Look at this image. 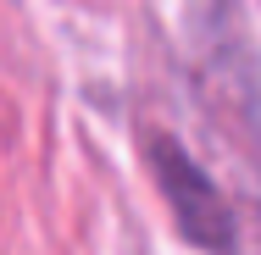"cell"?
Wrapping results in <instances>:
<instances>
[{
	"mask_svg": "<svg viewBox=\"0 0 261 255\" xmlns=\"http://www.w3.org/2000/svg\"><path fill=\"white\" fill-rule=\"evenodd\" d=\"M145 145H150V172H156L161 194H167V211H172L178 233L189 244H200L206 255H233L239 228H233V211L222 200V189L211 183V172L167 133H150Z\"/></svg>",
	"mask_w": 261,
	"mask_h": 255,
	"instance_id": "1",
	"label": "cell"
}]
</instances>
